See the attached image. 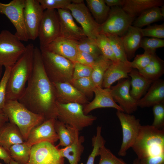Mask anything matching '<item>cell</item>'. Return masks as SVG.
<instances>
[{
    "instance_id": "1",
    "label": "cell",
    "mask_w": 164,
    "mask_h": 164,
    "mask_svg": "<svg viewBox=\"0 0 164 164\" xmlns=\"http://www.w3.org/2000/svg\"><path fill=\"white\" fill-rule=\"evenodd\" d=\"M18 101L30 111L44 116L45 120L57 119L54 88L45 70L40 50L36 47L34 48L32 73Z\"/></svg>"
},
{
    "instance_id": "2",
    "label": "cell",
    "mask_w": 164,
    "mask_h": 164,
    "mask_svg": "<svg viewBox=\"0 0 164 164\" xmlns=\"http://www.w3.org/2000/svg\"><path fill=\"white\" fill-rule=\"evenodd\" d=\"M140 164H164V129L141 125L132 148Z\"/></svg>"
},
{
    "instance_id": "3",
    "label": "cell",
    "mask_w": 164,
    "mask_h": 164,
    "mask_svg": "<svg viewBox=\"0 0 164 164\" xmlns=\"http://www.w3.org/2000/svg\"><path fill=\"white\" fill-rule=\"evenodd\" d=\"M34 48L32 44L26 46L24 52L12 67L7 85L6 101L18 100L23 92L33 69Z\"/></svg>"
},
{
    "instance_id": "4",
    "label": "cell",
    "mask_w": 164,
    "mask_h": 164,
    "mask_svg": "<svg viewBox=\"0 0 164 164\" xmlns=\"http://www.w3.org/2000/svg\"><path fill=\"white\" fill-rule=\"evenodd\" d=\"M3 109L9 121L18 127L25 142L32 129L46 120L44 116L30 111L18 100H6Z\"/></svg>"
},
{
    "instance_id": "5",
    "label": "cell",
    "mask_w": 164,
    "mask_h": 164,
    "mask_svg": "<svg viewBox=\"0 0 164 164\" xmlns=\"http://www.w3.org/2000/svg\"><path fill=\"white\" fill-rule=\"evenodd\" d=\"M46 73L52 83L69 82L72 78L74 63L61 56L40 50Z\"/></svg>"
},
{
    "instance_id": "6",
    "label": "cell",
    "mask_w": 164,
    "mask_h": 164,
    "mask_svg": "<svg viewBox=\"0 0 164 164\" xmlns=\"http://www.w3.org/2000/svg\"><path fill=\"white\" fill-rule=\"evenodd\" d=\"M56 119L79 132L91 125L96 116L84 114L83 105L76 103L63 104L56 101Z\"/></svg>"
},
{
    "instance_id": "7",
    "label": "cell",
    "mask_w": 164,
    "mask_h": 164,
    "mask_svg": "<svg viewBox=\"0 0 164 164\" xmlns=\"http://www.w3.org/2000/svg\"><path fill=\"white\" fill-rule=\"evenodd\" d=\"M26 46L14 34L4 30L0 32V65L12 67L24 52Z\"/></svg>"
},
{
    "instance_id": "8",
    "label": "cell",
    "mask_w": 164,
    "mask_h": 164,
    "mask_svg": "<svg viewBox=\"0 0 164 164\" xmlns=\"http://www.w3.org/2000/svg\"><path fill=\"white\" fill-rule=\"evenodd\" d=\"M135 19L121 7H111L106 20L100 25V33L121 37L132 26Z\"/></svg>"
},
{
    "instance_id": "9",
    "label": "cell",
    "mask_w": 164,
    "mask_h": 164,
    "mask_svg": "<svg viewBox=\"0 0 164 164\" xmlns=\"http://www.w3.org/2000/svg\"><path fill=\"white\" fill-rule=\"evenodd\" d=\"M116 114L120 123L122 132V142L118 154L119 156H124L134 144L142 125L140 120L133 115L118 110Z\"/></svg>"
},
{
    "instance_id": "10",
    "label": "cell",
    "mask_w": 164,
    "mask_h": 164,
    "mask_svg": "<svg viewBox=\"0 0 164 164\" xmlns=\"http://www.w3.org/2000/svg\"><path fill=\"white\" fill-rule=\"evenodd\" d=\"M59 149L54 144L41 142L32 146L27 164H64Z\"/></svg>"
},
{
    "instance_id": "11",
    "label": "cell",
    "mask_w": 164,
    "mask_h": 164,
    "mask_svg": "<svg viewBox=\"0 0 164 164\" xmlns=\"http://www.w3.org/2000/svg\"><path fill=\"white\" fill-rule=\"evenodd\" d=\"M24 0H13L7 4L0 2V13L5 15L16 30L15 35L21 41L29 39L24 25L23 11Z\"/></svg>"
},
{
    "instance_id": "12",
    "label": "cell",
    "mask_w": 164,
    "mask_h": 164,
    "mask_svg": "<svg viewBox=\"0 0 164 164\" xmlns=\"http://www.w3.org/2000/svg\"><path fill=\"white\" fill-rule=\"evenodd\" d=\"M60 35V26L57 11L46 9L43 12L38 34L40 49L45 48Z\"/></svg>"
},
{
    "instance_id": "13",
    "label": "cell",
    "mask_w": 164,
    "mask_h": 164,
    "mask_svg": "<svg viewBox=\"0 0 164 164\" xmlns=\"http://www.w3.org/2000/svg\"><path fill=\"white\" fill-rule=\"evenodd\" d=\"M67 9L80 25L86 36L95 40L100 33V25L95 21L84 3H71Z\"/></svg>"
},
{
    "instance_id": "14",
    "label": "cell",
    "mask_w": 164,
    "mask_h": 164,
    "mask_svg": "<svg viewBox=\"0 0 164 164\" xmlns=\"http://www.w3.org/2000/svg\"><path fill=\"white\" fill-rule=\"evenodd\" d=\"M44 11L38 0H24L23 19L29 40H34L38 37Z\"/></svg>"
},
{
    "instance_id": "15",
    "label": "cell",
    "mask_w": 164,
    "mask_h": 164,
    "mask_svg": "<svg viewBox=\"0 0 164 164\" xmlns=\"http://www.w3.org/2000/svg\"><path fill=\"white\" fill-rule=\"evenodd\" d=\"M129 78L119 80L117 84L110 88L111 94L114 101L119 104L124 112L131 114L137 109V101L130 93Z\"/></svg>"
},
{
    "instance_id": "16",
    "label": "cell",
    "mask_w": 164,
    "mask_h": 164,
    "mask_svg": "<svg viewBox=\"0 0 164 164\" xmlns=\"http://www.w3.org/2000/svg\"><path fill=\"white\" fill-rule=\"evenodd\" d=\"M57 13L60 26V36L78 42L87 37L81 27L75 22L68 9H58Z\"/></svg>"
},
{
    "instance_id": "17",
    "label": "cell",
    "mask_w": 164,
    "mask_h": 164,
    "mask_svg": "<svg viewBox=\"0 0 164 164\" xmlns=\"http://www.w3.org/2000/svg\"><path fill=\"white\" fill-rule=\"evenodd\" d=\"M56 119L54 118L46 119L40 125L33 128L25 142L31 147L44 142L54 144L59 140L54 127Z\"/></svg>"
},
{
    "instance_id": "18",
    "label": "cell",
    "mask_w": 164,
    "mask_h": 164,
    "mask_svg": "<svg viewBox=\"0 0 164 164\" xmlns=\"http://www.w3.org/2000/svg\"><path fill=\"white\" fill-rule=\"evenodd\" d=\"M52 83L56 102L63 104L76 103L82 105L89 103L87 97L69 82Z\"/></svg>"
},
{
    "instance_id": "19",
    "label": "cell",
    "mask_w": 164,
    "mask_h": 164,
    "mask_svg": "<svg viewBox=\"0 0 164 164\" xmlns=\"http://www.w3.org/2000/svg\"><path fill=\"white\" fill-rule=\"evenodd\" d=\"M95 97L91 102L83 106V111L85 114L92 111L101 108H111L117 110L124 112L122 109L114 100L110 92V88L95 87L94 90Z\"/></svg>"
},
{
    "instance_id": "20",
    "label": "cell",
    "mask_w": 164,
    "mask_h": 164,
    "mask_svg": "<svg viewBox=\"0 0 164 164\" xmlns=\"http://www.w3.org/2000/svg\"><path fill=\"white\" fill-rule=\"evenodd\" d=\"M77 43L59 36L42 49L64 57L74 63L78 51Z\"/></svg>"
},
{
    "instance_id": "21",
    "label": "cell",
    "mask_w": 164,
    "mask_h": 164,
    "mask_svg": "<svg viewBox=\"0 0 164 164\" xmlns=\"http://www.w3.org/2000/svg\"><path fill=\"white\" fill-rule=\"evenodd\" d=\"M138 107H149L164 103V81L159 79L154 81L147 91L137 102Z\"/></svg>"
},
{
    "instance_id": "22",
    "label": "cell",
    "mask_w": 164,
    "mask_h": 164,
    "mask_svg": "<svg viewBox=\"0 0 164 164\" xmlns=\"http://www.w3.org/2000/svg\"><path fill=\"white\" fill-rule=\"evenodd\" d=\"M132 69L130 65L123 62H113L104 74L102 87L110 88L116 81L128 78Z\"/></svg>"
},
{
    "instance_id": "23",
    "label": "cell",
    "mask_w": 164,
    "mask_h": 164,
    "mask_svg": "<svg viewBox=\"0 0 164 164\" xmlns=\"http://www.w3.org/2000/svg\"><path fill=\"white\" fill-rule=\"evenodd\" d=\"M25 142L18 127L9 121L4 125L0 132V145L9 152L12 145Z\"/></svg>"
},
{
    "instance_id": "24",
    "label": "cell",
    "mask_w": 164,
    "mask_h": 164,
    "mask_svg": "<svg viewBox=\"0 0 164 164\" xmlns=\"http://www.w3.org/2000/svg\"><path fill=\"white\" fill-rule=\"evenodd\" d=\"M121 37L127 59L129 61L134 56L136 51L140 47L143 38L140 28L131 26Z\"/></svg>"
},
{
    "instance_id": "25",
    "label": "cell",
    "mask_w": 164,
    "mask_h": 164,
    "mask_svg": "<svg viewBox=\"0 0 164 164\" xmlns=\"http://www.w3.org/2000/svg\"><path fill=\"white\" fill-rule=\"evenodd\" d=\"M128 76L131 77L130 94L137 101L145 94L154 81L146 78L135 69H132Z\"/></svg>"
},
{
    "instance_id": "26",
    "label": "cell",
    "mask_w": 164,
    "mask_h": 164,
    "mask_svg": "<svg viewBox=\"0 0 164 164\" xmlns=\"http://www.w3.org/2000/svg\"><path fill=\"white\" fill-rule=\"evenodd\" d=\"M164 2L163 0H125L121 8L127 14L135 18L147 9L164 5Z\"/></svg>"
},
{
    "instance_id": "27",
    "label": "cell",
    "mask_w": 164,
    "mask_h": 164,
    "mask_svg": "<svg viewBox=\"0 0 164 164\" xmlns=\"http://www.w3.org/2000/svg\"><path fill=\"white\" fill-rule=\"evenodd\" d=\"M54 128L58 137L59 142L57 146L59 147H67L72 144L79 136V131L76 129L66 125L56 119Z\"/></svg>"
},
{
    "instance_id": "28",
    "label": "cell",
    "mask_w": 164,
    "mask_h": 164,
    "mask_svg": "<svg viewBox=\"0 0 164 164\" xmlns=\"http://www.w3.org/2000/svg\"><path fill=\"white\" fill-rule=\"evenodd\" d=\"M84 141V136H78L72 144L59 149L61 155L64 158H67L70 164H78L84 150L83 145Z\"/></svg>"
},
{
    "instance_id": "29",
    "label": "cell",
    "mask_w": 164,
    "mask_h": 164,
    "mask_svg": "<svg viewBox=\"0 0 164 164\" xmlns=\"http://www.w3.org/2000/svg\"><path fill=\"white\" fill-rule=\"evenodd\" d=\"M164 14L162 13L160 7H155L147 9L141 13L135 19L133 26L142 28L149 26L153 22L162 20Z\"/></svg>"
},
{
    "instance_id": "30",
    "label": "cell",
    "mask_w": 164,
    "mask_h": 164,
    "mask_svg": "<svg viewBox=\"0 0 164 164\" xmlns=\"http://www.w3.org/2000/svg\"><path fill=\"white\" fill-rule=\"evenodd\" d=\"M87 7L96 22L100 25L106 20L111 8L107 5L104 0H86Z\"/></svg>"
},
{
    "instance_id": "31",
    "label": "cell",
    "mask_w": 164,
    "mask_h": 164,
    "mask_svg": "<svg viewBox=\"0 0 164 164\" xmlns=\"http://www.w3.org/2000/svg\"><path fill=\"white\" fill-rule=\"evenodd\" d=\"M138 71L146 78L154 81L159 79L164 74V62L155 53L149 64Z\"/></svg>"
},
{
    "instance_id": "32",
    "label": "cell",
    "mask_w": 164,
    "mask_h": 164,
    "mask_svg": "<svg viewBox=\"0 0 164 164\" xmlns=\"http://www.w3.org/2000/svg\"><path fill=\"white\" fill-rule=\"evenodd\" d=\"M113 63L102 55L99 56L92 66L91 77L96 87H102L104 74Z\"/></svg>"
},
{
    "instance_id": "33",
    "label": "cell",
    "mask_w": 164,
    "mask_h": 164,
    "mask_svg": "<svg viewBox=\"0 0 164 164\" xmlns=\"http://www.w3.org/2000/svg\"><path fill=\"white\" fill-rule=\"evenodd\" d=\"M31 147L28 145L25 142L15 144L10 148L9 153L12 159L18 164H27Z\"/></svg>"
},
{
    "instance_id": "34",
    "label": "cell",
    "mask_w": 164,
    "mask_h": 164,
    "mask_svg": "<svg viewBox=\"0 0 164 164\" xmlns=\"http://www.w3.org/2000/svg\"><path fill=\"white\" fill-rule=\"evenodd\" d=\"M106 35L109 39L113 53L117 60L130 66V62L127 59L121 37L111 35Z\"/></svg>"
},
{
    "instance_id": "35",
    "label": "cell",
    "mask_w": 164,
    "mask_h": 164,
    "mask_svg": "<svg viewBox=\"0 0 164 164\" xmlns=\"http://www.w3.org/2000/svg\"><path fill=\"white\" fill-rule=\"evenodd\" d=\"M94 40L102 56L113 62L119 61L114 54L109 39L106 34L100 33Z\"/></svg>"
},
{
    "instance_id": "36",
    "label": "cell",
    "mask_w": 164,
    "mask_h": 164,
    "mask_svg": "<svg viewBox=\"0 0 164 164\" xmlns=\"http://www.w3.org/2000/svg\"><path fill=\"white\" fill-rule=\"evenodd\" d=\"M69 82L87 97L92 96L96 87L91 77L72 79Z\"/></svg>"
},
{
    "instance_id": "37",
    "label": "cell",
    "mask_w": 164,
    "mask_h": 164,
    "mask_svg": "<svg viewBox=\"0 0 164 164\" xmlns=\"http://www.w3.org/2000/svg\"><path fill=\"white\" fill-rule=\"evenodd\" d=\"M78 51L85 52L97 57L102 55L94 40L87 37L77 43Z\"/></svg>"
},
{
    "instance_id": "38",
    "label": "cell",
    "mask_w": 164,
    "mask_h": 164,
    "mask_svg": "<svg viewBox=\"0 0 164 164\" xmlns=\"http://www.w3.org/2000/svg\"><path fill=\"white\" fill-rule=\"evenodd\" d=\"M100 159L98 164H127L123 159L115 155L105 145L100 150Z\"/></svg>"
},
{
    "instance_id": "39",
    "label": "cell",
    "mask_w": 164,
    "mask_h": 164,
    "mask_svg": "<svg viewBox=\"0 0 164 164\" xmlns=\"http://www.w3.org/2000/svg\"><path fill=\"white\" fill-rule=\"evenodd\" d=\"M164 46V40L152 37L142 38L140 47L143 48L144 51L151 53H155L156 50Z\"/></svg>"
},
{
    "instance_id": "40",
    "label": "cell",
    "mask_w": 164,
    "mask_h": 164,
    "mask_svg": "<svg viewBox=\"0 0 164 164\" xmlns=\"http://www.w3.org/2000/svg\"><path fill=\"white\" fill-rule=\"evenodd\" d=\"M155 53L144 51L143 54L137 55L134 60L130 62L131 67L138 71L143 69L149 64Z\"/></svg>"
},
{
    "instance_id": "41",
    "label": "cell",
    "mask_w": 164,
    "mask_h": 164,
    "mask_svg": "<svg viewBox=\"0 0 164 164\" xmlns=\"http://www.w3.org/2000/svg\"><path fill=\"white\" fill-rule=\"evenodd\" d=\"M142 37H148L163 39L164 38V24L148 26L140 28Z\"/></svg>"
},
{
    "instance_id": "42",
    "label": "cell",
    "mask_w": 164,
    "mask_h": 164,
    "mask_svg": "<svg viewBox=\"0 0 164 164\" xmlns=\"http://www.w3.org/2000/svg\"><path fill=\"white\" fill-rule=\"evenodd\" d=\"M44 10L46 9H67L72 3L70 0H38Z\"/></svg>"
},
{
    "instance_id": "43",
    "label": "cell",
    "mask_w": 164,
    "mask_h": 164,
    "mask_svg": "<svg viewBox=\"0 0 164 164\" xmlns=\"http://www.w3.org/2000/svg\"><path fill=\"white\" fill-rule=\"evenodd\" d=\"M12 67H5L3 75L0 80V110L3 108L6 101L7 85Z\"/></svg>"
},
{
    "instance_id": "44",
    "label": "cell",
    "mask_w": 164,
    "mask_h": 164,
    "mask_svg": "<svg viewBox=\"0 0 164 164\" xmlns=\"http://www.w3.org/2000/svg\"><path fill=\"white\" fill-rule=\"evenodd\" d=\"M152 111L154 118L152 125L158 129L162 128L164 126V103L153 106Z\"/></svg>"
},
{
    "instance_id": "45",
    "label": "cell",
    "mask_w": 164,
    "mask_h": 164,
    "mask_svg": "<svg viewBox=\"0 0 164 164\" xmlns=\"http://www.w3.org/2000/svg\"><path fill=\"white\" fill-rule=\"evenodd\" d=\"M92 70L91 67L76 62L74 63L72 79H77L84 77H91Z\"/></svg>"
},
{
    "instance_id": "46",
    "label": "cell",
    "mask_w": 164,
    "mask_h": 164,
    "mask_svg": "<svg viewBox=\"0 0 164 164\" xmlns=\"http://www.w3.org/2000/svg\"><path fill=\"white\" fill-rule=\"evenodd\" d=\"M98 57L88 53L78 51L76 62L92 67Z\"/></svg>"
},
{
    "instance_id": "47",
    "label": "cell",
    "mask_w": 164,
    "mask_h": 164,
    "mask_svg": "<svg viewBox=\"0 0 164 164\" xmlns=\"http://www.w3.org/2000/svg\"><path fill=\"white\" fill-rule=\"evenodd\" d=\"M0 159L3 160L6 164H9L12 159L9 151L0 145Z\"/></svg>"
},
{
    "instance_id": "48",
    "label": "cell",
    "mask_w": 164,
    "mask_h": 164,
    "mask_svg": "<svg viewBox=\"0 0 164 164\" xmlns=\"http://www.w3.org/2000/svg\"><path fill=\"white\" fill-rule=\"evenodd\" d=\"M107 6L109 7H121L123 5L125 0H104Z\"/></svg>"
},
{
    "instance_id": "49",
    "label": "cell",
    "mask_w": 164,
    "mask_h": 164,
    "mask_svg": "<svg viewBox=\"0 0 164 164\" xmlns=\"http://www.w3.org/2000/svg\"><path fill=\"white\" fill-rule=\"evenodd\" d=\"M8 121L9 119L3 109L0 110V132L4 125Z\"/></svg>"
},
{
    "instance_id": "50",
    "label": "cell",
    "mask_w": 164,
    "mask_h": 164,
    "mask_svg": "<svg viewBox=\"0 0 164 164\" xmlns=\"http://www.w3.org/2000/svg\"><path fill=\"white\" fill-rule=\"evenodd\" d=\"M132 164H140L139 160L137 158L135 159L133 161Z\"/></svg>"
},
{
    "instance_id": "51",
    "label": "cell",
    "mask_w": 164,
    "mask_h": 164,
    "mask_svg": "<svg viewBox=\"0 0 164 164\" xmlns=\"http://www.w3.org/2000/svg\"><path fill=\"white\" fill-rule=\"evenodd\" d=\"M2 67L0 65V80H1L2 77Z\"/></svg>"
},
{
    "instance_id": "52",
    "label": "cell",
    "mask_w": 164,
    "mask_h": 164,
    "mask_svg": "<svg viewBox=\"0 0 164 164\" xmlns=\"http://www.w3.org/2000/svg\"><path fill=\"white\" fill-rule=\"evenodd\" d=\"M9 164H19L14 161L13 159H12L10 162Z\"/></svg>"
},
{
    "instance_id": "53",
    "label": "cell",
    "mask_w": 164,
    "mask_h": 164,
    "mask_svg": "<svg viewBox=\"0 0 164 164\" xmlns=\"http://www.w3.org/2000/svg\"><path fill=\"white\" fill-rule=\"evenodd\" d=\"M0 164H2V163L1 162H0Z\"/></svg>"
}]
</instances>
